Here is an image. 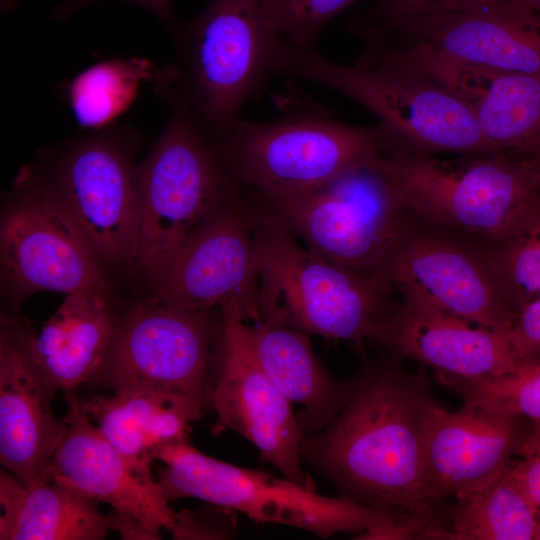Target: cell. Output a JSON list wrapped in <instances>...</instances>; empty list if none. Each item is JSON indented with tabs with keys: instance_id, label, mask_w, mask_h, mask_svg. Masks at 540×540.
<instances>
[{
	"instance_id": "ba28073f",
	"label": "cell",
	"mask_w": 540,
	"mask_h": 540,
	"mask_svg": "<svg viewBox=\"0 0 540 540\" xmlns=\"http://www.w3.org/2000/svg\"><path fill=\"white\" fill-rule=\"evenodd\" d=\"M153 458L164 464L157 480L168 501L197 498L259 523L286 525L323 539L337 533L359 534L397 515L389 509L318 494L283 476L218 460L189 441L165 446Z\"/></svg>"
},
{
	"instance_id": "cb8c5ba5",
	"label": "cell",
	"mask_w": 540,
	"mask_h": 540,
	"mask_svg": "<svg viewBox=\"0 0 540 540\" xmlns=\"http://www.w3.org/2000/svg\"><path fill=\"white\" fill-rule=\"evenodd\" d=\"M1 540H102L114 531L113 514L55 481L23 484L0 471Z\"/></svg>"
},
{
	"instance_id": "8992f818",
	"label": "cell",
	"mask_w": 540,
	"mask_h": 540,
	"mask_svg": "<svg viewBox=\"0 0 540 540\" xmlns=\"http://www.w3.org/2000/svg\"><path fill=\"white\" fill-rule=\"evenodd\" d=\"M211 140L232 181L260 199L319 188L387 144L380 124L359 127L317 113L269 122L239 118Z\"/></svg>"
},
{
	"instance_id": "5bb4252c",
	"label": "cell",
	"mask_w": 540,
	"mask_h": 540,
	"mask_svg": "<svg viewBox=\"0 0 540 540\" xmlns=\"http://www.w3.org/2000/svg\"><path fill=\"white\" fill-rule=\"evenodd\" d=\"M359 59L398 63L432 80L467 108L496 152L540 151V76L466 62L407 41H367Z\"/></svg>"
},
{
	"instance_id": "83f0119b",
	"label": "cell",
	"mask_w": 540,
	"mask_h": 540,
	"mask_svg": "<svg viewBox=\"0 0 540 540\" xmlns=\"http://www.w3.org/2000/svg\"><path fill=\"white\" fill-rule=\"evenodd\" d=\"M155 75L152 63L141 58L110 59L86 68L67 90L76 121L92 131L110 126L131 105L141 84Z\"/></svg>"
},
{
	"instance_id": "484cf974",
	"label": "cell",
	"mask_w": 540,
	"mask_h": 540,
	"mask_svg": "<svg viewBox=\"0 0 540 540\" xmlns=\"http://www.w3.org/2000/svg\"><path fill=\"white\" fill-rule=\"evenodd\" d=\"M428 539L540 540V516L506 468L489 485L456 500L449 528L433 530Z\"/></svg>"
},
{
	"instance_id": "30bf717a",
	"label": "cell",
	"mask_w": 540,
	"mask_h": 540,
	"mask_svg": "<svg viewBox=\"0 0 540 540\" xmlns=\"http://www.w3.org/2000/svg\"><path fill=\"white\" fill-rule=\"evenodd\" d=\"M134 133L110 125L93 130L63 153L42 181L105 270H132L138 248Z\"/></svg>"
},
{
	"instance_id": "3957f363",
	"label": "cell",
	"mask_w": 540,
	"mask_h": 540,
	"mask_svg": "<svg viewBox=\"0 0 540 540\" xmlns=\"http://www.w3.org/2000/svg\"><path fill=\"white\" fill-rule=\"evenodd\" d=\"M275 75L295 76L339 92L371 111L392 140L414 153H496L467 108L407 66L378 60L341 65L314 47L277 43Z\"/></svg>"
},
{
	"instance_id": "277c9868",
	"label": "cell",
	"mask_w": 540,
	"mask_h": 540,
	"mask_svg": "<svg viewBox=\"0 0 540 540\" xmlns=\"http://www.w3.org/2000/svg\"><path fill=\"white\" fill-rule=\"evenodd\" d=\"M252 197L309 250L364 275L382 273L410 222L387 146L314 190Z\"/></svg>"
},
{
	"instance_id": "5b68a950",
	"label": "cell",
	"mask_w": 540,
	"mask_h": 540,
	"mask_svg": "<svg viewBox=\"0 0 540 540\" xmlns=\"http://www.w3.org/2000/svg\"><path fill=\"white\" fill-rule=\"evenodd\" d=\"M163 132L136 166L138 248L132 270L150 280L188 234L240 188L221 164L199 118L173 90Z\"/></svg>"
},
{
	"instance_id": "44dd1931",
	"label": "cell",
	"mask_w": 540,
	"mask_h": 540,
	"mask_svg": "<svg viewBox=\"0 0 540 540\" xmlns=\"http://www.w3.org/2000/svg\"><path fill=\"white\" fill-rule=\"evenodd\" d=\"M56 392L33 361L12 317L0 331V461L23 484L46 480L64 432L51 401Z\"/></svg>"
},
{
	"instance_id": "ac0fdd59",
	"label": "cell",
	"mask_w": 540,
	"mask_h": 540,
	"mask_svg": "<svg viewBox=\"0 0 540 540\" xmlns=\"http://www.w3.org/2000/svg\"><path fill=\"white\" fill-rule=\"evenodd\" d=\"M370 333L377 343L402 359L435 373L461 377L498 375L526 365L509 330H492L454 315L409 290Z\"/></svg>"
},
{
	"instance_id": "8fae6325",
	"label": "cell",
	"mask_w": 540,
	"mask_h": 540,
	"mask_svg": "<svg viewBox=\"0 0 540 540\" xmlns=\"http://www.w3.org/2000/svg\"><path fill=\"white\" fill-rule=\"evenodd\" d=\"M214 334L210 311L175 308L152 297L119 317L96 379L113 392L154 390L205 409Z\"/></svg>"
},
{
	"instance_id": "f1b7e54d",
	"label": "cell",
	"mask_w": 540,
	"mask_h": 540,
	"mask_svg": "<svg viewBox=\"0 0 540 540\" xmlns=\"http://www.w3.org/2000/svg\"><path fill=\"white\" fill-rule=\"evenodd\" d=\"M435 374L437 381L457 393L465 404L496 415L540 422V364L498 375Z\"/></svg>"
},
{
	"instance_id": "6da1fadb",
	"label": "cell",
	"mask_w": 540,
	"mask_h": 540,
	"mask_svg": "<svg viewBox=\"0 0 540 540\" xmlns=\"http://www.w3.org/2000/svg\"><path fill=\"white\" fill-rule=\"evenodd\" d=\"M402 361L391 352L366 361L344 407L300 447L302 463L330 482L339 497L395 512L427 503L426 432L439 404L426 375Z\"/></svg>"
},
{
	"instance_id": "7c38bea8",
	"label": "cell",
	"mask_w": 540,
	"mask_h": 540,
	"mask_svg": "<svg viewBox=\"0 0 540 540\" xmlns=\"http://www.w3.org/2000/svg\"><path fill=\"white\" fill-rule=\"evenodd\" d=\"M157 301L185 310L235 306L261 320L260 277L249 199L230 196L180 244L150 280Z\"/></svg>"
},
{
	"instance_id": "7a4b0ae2",
	"label": "cell",
	"mask_w": 540,
	"mask_h": 540,
	"mask_svg": "<svg viewBox=\"0 0 540 540\" xmlns=\"http://www.w3.org/2000/svg\"><path fill=\"white\" fill-rule=\"evenodd\" d=\"M248 195V194H247ZM260 277L261 320L360 345L394 310L383 274L364 275L303 247L248 195Z\"/></svg>"
},
{
	"instance_id": "7402d4cb",
	"label": "cell",
	"mask_w": 540,
	"mask_h": 540,
	"mask_svg": "<svg viewBox=\"0 0 540 540\" xmlns=\"http://www.w3.org/2000/svg\"><path fill=\"white\" fill-rule=\"evenodd\" d=\"M119 317L109 296L75 292L66 295L39 332L13 319L50 387L65 392L98 377Z\"/></svg>"
},
{
	"instance_id": "1f68e13d",
	"label": "cell",
	"mask_w": 540,
	"mask_h": 540,
	"mask_svg": "<svg viewBox=\"0 0 540 540\" xmlns=\"http://www.w3.org/2000/svg\"><path fill=\"white\" fill-rule=\"evenodd\" d=\"M486 0H380L374 20L360 26V33L376 34L414 17L457 10Z\"/></svg>"
},
{
	"instance_id": "e575fe53",
	"label": "cell",
	"mask_w": 540,
	"mask_h": 540,
	"mask_svg": "<svg viewBox=\"0 0 540 540\" xmlns=\"http://www.w3.org/2000/svg\"><path fill=\"white\" fill-rule=\"evenodd\" d=\"M101 0H68L58 5L54 10V17L59 20H65L71 17L74 13L79 10L87 7L88 5L94 4ZM138 4L145 9L152 12L155 16L160 19L168 30L174 35L177 28L173 19L171 11V0H127Z\"/></svg>"
},
{
	"instance_id": "8d00e7d4",
	"label": "cell",
	"mask_w": 540,
	"mask_h": 540,
	"mask_svg": "<svg viewBox=\"0 0 540 540\" xmlns=\"http://www.w3.org/2000/svg\"><path fill=\"white\" fill-rule=\"evenodd\" d=\"M1 10L3 12H10L16 5L15 0H0Z\"/></svg>"
},
{
	"instance_id": "9c48e42d",
	"label": "cell",
	"mask_w": 540,
	"mask_h": 540,
	"mask_svg": "<svg viewBox=\"0 0 540 540\" xmlns=\"http://www.w3.org/2000/svg\"><path fill=\"white\" fill-rule=\"evenodd\" d=\"M392 153L410 217L480 240L503 233L540 190L532 156L496 152L444 160L398 146Z\"/></svg>"
},
{
	"instance_id": "52a82bcc",
	"label": "cell",
	"mask_w": 540,
	"mask_h": 540,
	"mask_svg": "<svg viewBox=\"0 0 540 540\" xmlns=\"http://www.w3.org/2000/svg\"><path fill=\"white\" fill-rule=\"evenodd\" d=\"M174 36L181 65L170 86L213 139L275 75L281 39L267 26L259 0H209Z\"/></svg>"
},
{
	"instance_id": "74e56055",
	"label": "cell",
	"mask_w": 540,
	"mask_h": 540,
	"mask_svg": "<svg viewBox=\"0 0 540 540\" xmlns=\"http://www.w3.org/2000/svg\"><path fill=\"white\" fill-rule=\"evenodd\" d=\"M533 158H534V160H535V162L537 164V167L539 169V172H540V151L537 154L533 155Z\"/></svg>"
},
{
	"instance_id": "d4e9b609",
	"label": "cell",
	"mask_w": 540,
	"mask_h": 540,
	"mask_svg": "<svg viewBox=\"0 0 540 540\" xmlns=\"http://www.w3.org/2000/svg\"><path fill=\"white\" fill-rule=\"evenodd\" d=\"M104 437L124 456L151 465L159 449L189 441L190 424L204 409L190 400L154 390H124L81 399Z\"/></svg>"
},
{
	"instance_id": "d590c367",
	"label": "cell",
	"mask_w": 540,
	"mask_h": 540,
	"mask_svg": "<svg viewBox=\"0 0 540 540\" xmlns=\"http://www.w3.org/2000/svg\"><path fill=\"white\" fill-rule=\"evenodd\" d=\"M515 7L540 27V0H511Z\"/></svg>"
},
{
	"instance_id": "d6986e66",
	"label": "cell",
	"mask_w": 540,
	"mask_h": 540,
	"mask_svg": "<svg viewBox=\"0 0 540 540\" xmlns=\"http://www.w3.org/2000/svg\"><path fill=\"white\" fill-rule=\"evenodd\" d=\"M531 421L465 404L448 411L438 404L425 441L427 502L461 499L499 478L516 456Z\"/></svg>"
},
{
	"instance_id": "d6a6232c",
	"label": "cell",
	"mask_w": 540,
	"mask_h": 540,
	"mask_svg": "<svg viewBox=\"0 0 540 540\" xmlns=\"http://www.w3.org/2000/svg\"><path fill=\"white\" fill-rule=\"evenodd\" d=\"M540 516V422L531 421L516 456L507 467Z\"/></svg>"
},
{
	"instance_id": "9a60e30c",
	"label": "cell",
	"mask_w": 540,
	"mask_h": 540,
	"mask_svg": "<svg viewBox=\"0 0 540 540\" xmlns=\"http://www.w3.org/2000/svg\"><path fill=\"white\" fill-rule=\"evenodd\" d=\"M1 223V278L14 302L38 291L109 296L105 273L68 214L41 182L28 186Z\"/></svg>"
},
{
	"instance_id": "4316f807",
	"label": "cell",
	"mask_w": 540,
	"mask_h": 540,
	"mask_svg": "<svg viewBox=\"0 0 540 540\" xmlns=\"http://www.w3.org/2000/svg\"><path fill=\"white\" fill-rule=\"evenodd\" d=\"M475 243L517 315L540 298V190L503 233Z\"/></svg>"
},
{
	"instance_id": "4dcf8cb0",
	"label": "cell",
	"mask_w": 540,
	"mask_h": 540,
	"mask_svg": "<svg viewBox=\"0 0 540 540\" xmlns=\"http://www.w3.org/2000/svg\"><path fill=\"white\" fill-rule=\"evenodd\" d=\"M237 530V511L207 502L197 509L175 511L170 532L176 540H228Z\"/></svg>"
},
{
	"instance_id": "836d02e7",
	"label": "cell",
	"mask_w": 540,
	"mask_h": 540,
	"mask_svg": "<svg viewBox=\"0 0 540 540\" xmlns=\"http://www.w3.org/2000/svg\"><path fill=\"white\" fill-rule=\"evenodd\" d=\"M512 344L527 364H540V298L525 305L509 329Z\"/></svg>"
},
{
	"instance_id": "2e32d148",
	"label": "cell",
	"mask_w": 540,
	"mask_h": 540,
	"mask_svg": "<svg viewBox=\"0 0 540 540\" xmlns=\"http://www.w3.org/2000/svg\"><path fill=\"white\" fill-rule=\"evenodd\" d=\"M381 274L394 290L415 292L475 325L509 330L516 321L475 242L409 222Z\"/></svg>"
},
{
	"instance_id": "e0dca14e",
	"label": "cell",
	"mask_w": 540,
	"mask_h": 540,
	"mask_svg": "<svg viewBox=\"0 0 540 540\" xmlns=\"http://www.w3.org/2000/svg\"><path fill=\"white\" fill-rule=\"evenodd\" d=\"M66 428L47 468L46 480L58 482L117 514L137 520L160 539L170 531L175 511L169 506L151 465L119 452L100 432L72 390L65 391Z\"/></svg>"
},
{
	"instance_id": "4fadbf2b",
	"label": "cell",
	"mask_w": 540,
	"mask_h": 540,
	"mask_svg": "<svg viewBox=\"0 0 540 540\" xmlns=\"http://www.w3.org/2000/svg\"><path fill=\"white\" fill-rule=\"evenodd\" d=\"M221 310L209 392L217 415L213 432L231 429L260 452L283 477L316 491L302 467L303 435L291 403L267 377L250 344L246 320L235 306Z\"/></svg>"
},
{
	"instance_id": "ffe728a7",
	"label": "cell",
	"mask_w": 540,
	"mask_h": 540,
	"mask_svg": "<svg viewBox=\"0 0 540 540\" xmlns=\"http://www.w3.org/2000/svg\"><path fill=\"white\" fill-rule=\"evenodd\" d=\"M373 36H396L466 62L540 76V27L511 0L414 17Z\"/></svg>"
},
{
	"instance_id": "f546056e",
	"label": "cell",
	"mask_w": 540,
	"mask_h": 540,
	"mask_svg": "<svg viewBox=\"0 0 540 540\" xmlns=\"http://www.w3.org/2000/svg\"><path fill=\"white\" fill-rule=\"evenodd\" d=\"M272 33L300 47H314L320 32L356 0H259Z\"/></svg>"
},
{
	"instance_id": "603a6c76",
	"label": "cell",
	"mask_w": 540,
	"mask_h": 540,
	"mask_svg": "<svg viewBox=\"0 0 540 540\" xmlns=\"http://www.w3.org/2000/svg\"><path fill=\"white\" fill-rule=\"evenodd\" d=\"M261 368L290 403L301 405L296 414L304 438L322 432L349 400L354 376H332L313 351L309 334L270 320L246 324Z\"/></svg>"
}]
</instances>
